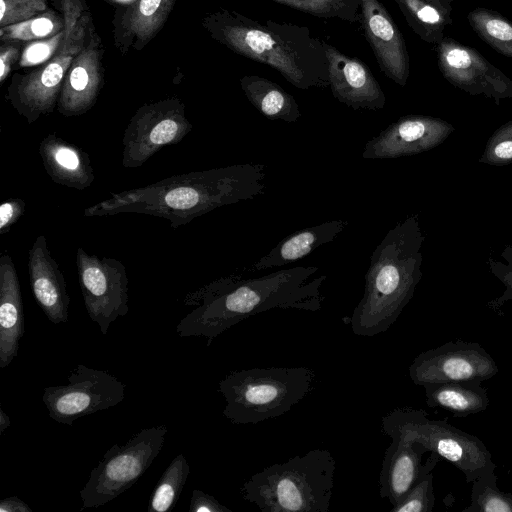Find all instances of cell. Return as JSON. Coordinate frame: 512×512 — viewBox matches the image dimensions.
Returning a JSON list of instances; mask_svg holds the SVG:
<instances>
[{
    "instance_id": "10",
    "label": "cell",
    "mask_w": 512,
    "mask_h": 512,
    "mask_svg": "<svg viewBox=\"0 0 512 512\" xmlns=\"http://www.w3.org/2000/svg\"><path fill=\"white\" fill-rule=\"evenodd\" d=\"M65 385L44 388L42 401L54 421L71 426L77 419L121 403L125 384L104 370L78 364Z\"/></svg>"
},
{
    "instance_id": "6",
    "label": "cell",
    "mask_w": 512,
    "mask_h": 512,
    "mask_svg": "<svg viewBox=\"0 0 512 512\" xmlns=\"http://www.w3.org/2000/svg\"><path fill=\"white\" fill-rule=\"evenodd\" d=\"M315 378V372L304 366L232 371L219 382L223 415L237 425L280 417L312 391Z\"/></svg>"
},
{
    "instance_id": "29",
    "label": "cell",
    "mask_w": 512,
    "mask_h": 512,
    "mask_svg": "<svg viewBox=\"0 0 512 512\" xmlns=\"http://www.w3.org/2000/svg\"><path fill=\"white\" fill-rule=\"evenodd\" d=\"M190 467L184 454L171 461L157 482L148 502L149 512H167L177 503L184 488Z\"/></svg>"
},
{
    "instance_id": "12",
    "label": "cell",
    "mask_w": 512,
    "mask_h": 512,
    "mask_svg": "<svg viewBox=\"0 0 512 512\" xmlns=\"http://www.w3.org/2000/svg\"><path fill=\"white\" fill-rule=\"evenodd\" d=\"M78 281L90 319L103 335L110 324L128 311V276L117 259L89 254L82 247L76 252Z\"/></svg>"
},
{
    "instance_id": "42",
    "label": "cell",
    "mask_w": 512,
    "mask_h": 512,
    "mask_svg": "<svg viewBox=\"0 0 512 512\" xmlns=\"http://www.w3.org/2000/svg\"><path fill=\"white\" fill-rule=\"evenodd\" d=\"M10 426V418L5 413L3 408H0V435L4 433V431Z\"/></svg>"
},
{
    "instance_id": "18",
    "label": "cell",
    "mask_w": 512,
    "mask_h": 512,
    "mask_svg": "<svg viewBox=\"0 0 512 512\" xmlns=\"http://www.w3.org/2000/svg\"><path fill=\"white\" fill-rule=\"evenodd\" d=\"M100 59V39L93 31L65 76L57 102L60 114L80 116L94 106L103 82Z\"/></svg>"
},
{
    "instance_id": "37",
    "label": "cell",
    "mask_w": 512,
    "mask_h": 512,
    "mask_svg": "<svg viewBox=\"0 0 512 512\" xmlns=\"http://www.w3.org/2000/svg\"><path fill=\"white\" fill-rule=\"evenodd\" d=\"M65 36L64 29L52 37L34 40L26 45L20 57L21 67L42 64L51 59L59 49Z\"/></svg>"
},
{
    "instance_id": "9",
    "label": "cell",
    "mask_w": 512,
    "mask_h": 512,
    "mask_svg": "<svg viewBox=\"0 0 512 512\" xmlns=\"http://www.w3.org/2000/svg\"><path fill=\"white\" fill-rule=\"evenodd\" d=\"M168 432L166 425L140 430L125 444H114L90 472L80 490V510L97 508L128 490L159 455Z\"/></svg>"
},
{
    "instance_id": "27",
    "label": "cell",
    "mask_w": 512,
    "mask_h": 512,
    "mask_svg": "<svg viewBox=\"0 0 512 512\" xmlns=\"http://www.w3.org/2000/svg\"><path fill=\"white\" fill-rule=\"evenodd\" d=\"M175 0H135L124 13L121 24L130 40L147 44L167 20Z\"/></svg>"
},
{
    "instance_id": "4",
    "label": "cell",
    "mask_w": 512,
    "mask_h": 512,
    "mask_svg": "<svg viewBox=\"0 0 512 512\" xmlns=\"http://www.w3.org/2000/svg\"><path fill=\"white\" fill-rule=\"evenodd\" d=\"M424 240L419 216L413 214L391 228L376 246L363 296L350 318L355 335L376 336L398 319L422 278Z\"/></svg>"
},
{
    "instance_id": "14",
    "label": "cell",
    "mask_w": 512,
    "mask_h": 512,
    "mask_svg": "<svg viewBox=\"0 0 512 512\" xmlns=\"http://www.w3.org/2000/svg\"><path fill=\"white\" fill-rule=\"evenodd\" d=\"M442 76L472 96H484L496 104L512 98V79L475 48L445 36L434 46Z\"/></svg>"
},
{
    "instance_id": "13",
    "label": "cell",
    "mask_w": 512,
    "mask_h": 512,
    "mask_svg": "<svg viewBox=\"0 0 512 512\" xmlns=\"http://www.w3.org/2000/svg\"><path fill=\"white\" fill-rule=\"evenodd\" d=\"M499 371L496 361L476 342L457 340L424 351L409 367L414 384L477 382L494 377Z\"/></svg>"
},
{
    "instance_id": "24",
    "label": "cell",
    "mask_w": 512,
    "mask_h": 512,
    "mask_svg": "<svg viewBox=\"0 0 512 512\" xmlns=\"http://www.w3.org/2000/svg\"><path fill=\"white\" fill-rule=\"evenodd\" d=\"M423 387L428 407L444 409L454 417L477 414L490 403L486 388L477 382L428 383Z\"/></svg>"
},
{
    "instance_id": "38",
    "label": "cell",
    "mask_w": 512,
    "mask_h": 512,
    "mask_svg": "<svg viewBox=\"0 0 512 512\" xmlns=\"http://www.w3.org/2000/svg\"><path fill=\"white\" fill-rule=\"evenodd\" d=\"M26 203L20 198H10L0 205V235L10 231L25 213Z\"/></svg>"
},
{
    "instance_id": "19",
    "label": "cell",
    "mask_w": 512,
    "mask_h": 512,
    "mask_svg": "<svg viewBox=\"0 0 512 512\" xmlns=\"http://www.w3.org/2000/svg\"><path fill=\"white\" fill-rule=\"evenodd\" d=\"M28 273L34 298L48 320L66 323L70 304L67 284L44 235L37 236L29 250Z\"/></svg>"
},
{
    "instance_id": "26",
    "label": "cell",
    "mask_w": 512,
    "mask_h": 512,
    "mask_svg": "<svg viewBox=\"0 0 512 512\" xmlns=\"http://www.w3.org/2000/svg\"><path fill=\"white\" fill-rule=\"evenodd\" d=\"M240 86L249 102L266 118L296 122L301 111L295 98L279 84L257 75H246Z\"/></svg>"
},
{
    "instance_id": "36",
    "label": "cell",
    "mask_w": 512,
    "mask_h": 512,
    "mask_svg": "<svg viewBox=\"0 0 512 512\" xmlns=\"http://www.w3.org/2000/svg\"><path fill=\"white\" fill-rule=\"evenodd\" d=\"M47 0H0V26L21 23L47 12Z\"/></svg>"
},
{
    "instance_id": "22",
    "label": "cell",
    "mask_w": 512,
    "mask_h": 512,
    "mask_svg": "<svg viewBox=\"0 0 512 512\" xmlns=\"http://www.w3.org/2000/svg\"><path fill=\"white\" fill-rule=\"evenodd\" d=\"M39 154L46 173L56 184L84 190L95 180L89 155L55 133L42 139Z\"/></svg>"
},
{
    "instance_id": "41",
    "label": "cell",
    "mask_w": 512,
    "mask_h": 512,
    "mask_svg": "<svg viewBox=\"0 0 512 512\" xmlns=\"http://www.w3.org/2000/svg\"><path fill=\"white\" fill-rule=\"evenodd\" d=\"M0 512H32V509L17 496H8L0 501Z\"/></svg>"
},
{
    "instance_id": "25",
    "label": "cell",
    "mask_w": 512,
    "mask_h": 512,
    "mask_svg": "<svg viewBox=\"0 0 512 512\" xmlns=\"http://www.w3.org/2000/svg\"><path fill=\"white\" fill-rule=\"evenodd\" d=\"M411 30L424 42L437 45L453 22V0H393Z\"/></svg>"
},
{
    "instance_id": "40",
    "label": "cell",
    "mask_w": 512,
    "mask_h": 512,
    "mask_svg": "<svg viewBox=\"0 0 512 512\" xmlns=\"http://www.w3.org/2000/svg\"><path fill=\"white\" fill-rule=\"evenodd\" d=\"M19 57V45L14 42L0 47V82L3 83L11 71L12 65Z\"/></svg>"
},
{
    "instance_id": "15",
    "label": "cell",
    "mask_w": 512,
    "mask_h": 512,
    "mask_svg": "<svg viewBox=\"0 0 512 512\" xmlns=\"http://www.w3.org/2000/svg\"><path fill=\"white\" fill-rule=\"evenodd\" d=\"M454 131L451 123L427 115H405L368 140L364 159H393L429 151Z\"/></svg>"
},
{
    "instance_id": "21",
    "label": "cell",
    "mask_w": 512,
    "mask_h": 512,
    "mask_svg": "<svg viewBox=\"0 0 512 512\" xmlns=\"http://www.w3.org/2000/svg\"><path fill=\"white\" fill-rule=\"evenodd\" d=\"M24 334V309L15 264L8 254L0 257V368L17 356Z\"/></svg>"
},
{
    "instance_id": "17",
    "label": "cell",
    "mask_w": 512,
    "mask_h": 512,
    "mask_svg": "<svg viewBox=\"0 0 512 512\" xmlns=\"http://www.w3.org/2000/svg\"><path fill=\"white\" fill-rule=\"evenodd\" d=\"M323 46L328 61L329 87L334 98L354 110L383 109L385 94L368 66L324 40Z\"/></svg>"
},
{
    "instance_id": "39",
    "label": "cell",
    "mask_w": 512,
    "mask_h": 512,
    "mask_svg": "<svg viewBox=\"0 0 512 512\" xmlns=\"http://www.w3.org/2000/svg\"><path fill=\"white\" fill-rule=\"evenodd\" d=\"M189 512H232L212 495L194 489L191 495Z\"/></svg>"
},
{
    "instance_id": "16",
    "label": "cell",
    "mask_w": 512,
    "mask_h": 512,
    "mask_svg": "<svg viewBox=\"0 0 512 512\" xmlns=\"http://www.w3.org/2000/svg\"><path fill=\"white\" fill-rule=\"evenodd\" d=\"M359 23L379 68L386 77L404 87L410 74L405 39L390 13L379 0H363Z\"/></svg>"
},
{
    "instance_id": "3",
    "label": "cell",
    "mask_w": 512,
    "mask_h": 512,
    "mask_svg": "<svg viewBox=\"0 0 512 512\" xmlns=\"http://www.w3.org/2000/svg\"><path fill=\"white\" fill-rule=\"evenodd\" d=\"M205 26L215 40L243 57L272 67L298 89L329 87L323 40L312 36L306 26L261 22L226 9L207 17Z\"/></svg>"
},
{
    "instance_id": "28",
    "label": "cell",
    "mask_w": 512,
    "mask_h": 512,
    "mask_svg": "<svg viewBox=\"0 0 512 512\" xmlns=\"http://www.w3.org/2000/svg\"><path fill=\"white\" fill-rule=\"evenodd\" d=\"M470 27L493 50L512 59V22L497 11L477 7L467 15Z\"/></svg>"
},
{
    "instance_id": "31",
    "label": "cell",
    "mask_w": 512,
    "mask_h": 512,
    "mask_svg": "<svg viewBox=\"0 0 512 512\" xmlns=\"http://www.w3.org/2000/svg\"><path fill=\"white\" fill-rule=\"evenodd\" d=\"M318 18L359 22L363 0H271Z\"/></svg>"
},
{
    "instance_id": "11",
    "label": "cell",
    "mask_w": 512,
    "mask_h": 512,
    "mask_svg": "<svg viewBox=\"0 0 512 512\" xmlns=\"http://www.w3.org/2000/svg\"><path fill=\"white\" fill-rule=\"evenodd\" d=\"M191 130L185 106L177 98L141 106L124 131L122 165L142 166L164 146L179 143Z\"/></svg>"
},
{
    "instance_id": "7",
    "label": "cell",
    "mask_w": 512,
    "mask_h": 512,
    "mask_svg": "<svg viewBox=\"0 0 512 512\" xmlns=\"http://www.w3.org/2000/svg\"><path fill=\"white\" fill-rule=\"evenodd\" d=\"M424 409L397 407L381 418L382 433L404 436L424 445L454 465L472 483L480 474L496 469L492 455L483 441L443 420L429 419Z\"/></svg>"
},
{
    "instance_id": "2",
    "label": "cell",
    "mask_w": 512,
    "mask_h": 512,
    "mask_svg": "<svg viewBox=\"0 0 512 512\" xmlns=\"http://www.w3.org/2000/svg\"><path fill=\"white\" fill-rule=\"evenodd\" d=\"M265 179L266 166L262 163L189 172L112 193L108 199L86 208L84 215L139 213L164 218L176 229L218 207L262 195Z\"/></svg>"
},
{
    "instance_id": "43",
    "label": "cell",
    "mask_w": 512,
    "mask_h": 512,
    "mask_svg": "<svg viewBox=\"0 0 512 512\" xmlns=\"http://www.w3.org/2000/svg\"><path fill=\"white\" fill-rule=\"evenodd\" d=\"M118 1H122V2L132 1V2H134L135 0H118Z\"/></svg>"
},
{
    "instance_id": "33",
    "label": "cell",
    "mask_w": 512,
    "mask_h": 512,
    "mask_svg": "<svg viewBox=\"0 0 512 512\" xmlns=\"http://www.w3.org/2000/svg\"><path fill=\"white\" fill-rule=\"evenodd\" d=\"M64 29V21L52 12H45L21 23L1 27L4 41H34L54 36Z\"/></svg>"
},
{
    "instance_id": "32",
    "label": "cell",
    "mask_w": 512,
    "mask_h": 512,
    "mask_svg": "<svg viewBox=\"0 0 512 512\" xmlns=\"http://www.w3.org/2000/svg\"><path fill=\"white\" fill-rule=\"evenodd\" d=\"M441 457L431 452L423 464V472L410 489L407 495L395 506L391 512H431L435 504L433 491V469L439 463Z\"/></svg>"
},
{
    "instance_id": "20",
    "label": "cell",
    "mask_w": 512,
    "mask_h": 512,
    "mask_svg": "<svg viewBox=\"0 0 512 512\" xmlns=\"http://www.w3.org/2000/svg\"><path fill=\"white\" fill-rule=\"evenodd\" d=\"M391 440L379 474V494L395 506L420 478L423 472L422 457L428 451L423 444L404 436H392Z\"/></svg>"
},
{
    "instance_id": "5",
    "label": "cell",
    "mask_w": 512,
    "mask_h": 512,
    "mask_svg": "<svg viewBox=\"0 0 512 512\" xmlns=\"http://www.w3.org/2000/svg\"><path fill=\"white\" fill-rule=\"evenodd\" d=\"M335 469L330 451L312 449L252 475L242 497L263 512H328Z\"/></svg>"
},
{
    "instance_id": "23",
    "label": "cell",
    "mask_w": 512,
    "mask_h": 512,
    "mask_svg": "<svg viewBox=\"0 0 512 512\" xmlns=\"http://www.w3.org/2000/svg\"><path fill=\"white\" fill-rule=\"evenodd\" d=\"M347 225V220L335 219L301 229L282 239L247 270L249 272H257L270 268H279L301 260L316 248L332 242Z\"/></svg>"
},
{
    "instance_id": "35",
    "label": "cell",
    "mask_w": 512,
    "mask_h": 512,
    "mask_svg": "<svg viewBox=\"0 0 512 512\" xmlns=\"http://www.w3.org/2000/svg\"><path fill=\"white\" fill-rule=\"evenodd\" d=\"M504 261L489 257L487 264L490 272L504 285L505 290L499 297L487 303L488 308L502 315V307L507 301H512V245H507L501 252Z\"/></svg>"
},
{
    "instance_id": "34",
    "label": "cell",
    "mask_w": 512,
    "mask_h": 512,
    "mask_svg": "<svg viewBox=\"0 0 512 512\" xmlns=\"http://www.w3.org/2000/svg\"><path fill=\"white\" fill-rule=\"evenodd\" d=\"M479 162L492 166L512 163V120L502 124L488 138Z\"/></svg>"
},
{
    "instance_id": "1",
    "label": "cell",
    "mask_w": 512,
    "mask_h": 512,
    "mask_svg": "<svg viewBox=\"0 0 512 512\" xmlns=\"http://www.w3.org/2000/svg\"><path fill=\"white\" fill-rule=\"evenodd\" d=\"M316 266H297L269 274L242 278L229 275L189 293L186 306L195 308L177 324L180 337H202L207 346L239 322L271 309H297L316 312L324 300L320 288L326 275L310 280Z\"/></svg>"
},
{
    "instance_id": "8",
    "label": "cell",
    "mask_w": 512,
    "mask_h": 512,
    "mask_svg": "<svg viewBox=\"0 0 512 512\" xmlns=\"http://www.w3.org/2000/svg\"><path fill=\"white\" fill-rule=\"evenodd\" d=\"M62 8L65 36L59 49L39 69L14 78L8 90L7 98L28 124L53 112L67 71L87 41L89 17L80 0H62Z\"/></svg>"
},
{
    "instance_id": "30",
    "label": "cell",
    "mask_w": 512,
    "mask_h": 512,
    "mask_svg": "<svg viewBox=\"0 0 512 512\" xmlns=\"http://www.w3.org/2000/svg\"><path fill=\"white\" fill-rule=\"evenodd\" d=\"M495 469L480 474L472 482L471 503L463 512H512V493L497 486Z\"/></svg>"
}]
</instances>
